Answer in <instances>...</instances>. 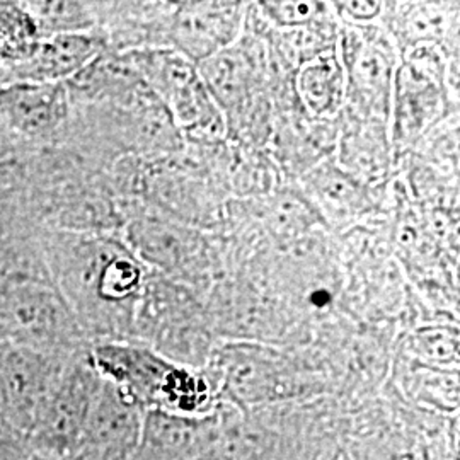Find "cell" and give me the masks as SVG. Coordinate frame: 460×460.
<instances>
[{
	"label": "cell",
	"mask_w": 460,
	"mask_h": 460,
	"mask_svg": "<svg viewBox=\"0 0 460 460\" xmlns=\"http://www.w3.org/2000/svg\"><path fill=\"white\" fill-rule=\"evenodd\" d=\"M49 279L89 343L133 340L147 268L127 243L85 230H58L45 241Z\"/></svg>",
	"instance_id": "obj_1"
},
{
	"label": "cell",
	"mask_w": 460,
	"mask_h": 460,
	"mask_svg": "<svg viewBox=\"0 0 460 460\" xmlns=\"http://www.w3.org/2000/svg\"><path fill=\"white\" fill-rule=\"evenodd\" d=\"M89 355L101 378L144 412L191 416L210 397L201 378L146 343L99 341L91 345Z\"/></svg>",
	"instance_id": "obj_2"
},
{
	"label": "cell",
	"mask_w": 460,
	"mask_h": 460,
	"mask_svg": "<svg viewBox=\"0 0 460 460\" xmlns=\"http://www.w3.org/2000/svg\"><path fill=\"white\" fill-rule=\"evenodd\" d=\"M0 336L4 341L68 358L91 348L49 271L0 279Z\"/></svg>",
	"instance_id": "obj_3"
},
{
	"label": "cell",
	"mask_w": 460,
	"mask_h": 460,
	"mask_svg": "<svg viewBox=\"0 0 460 460\" xmlns=\"http://www.w3.org/2000/svg\"><path fill=\"white\" fill-rule=\"evenodd\" d=\"M89 349L62 365L24 437L26 445L41 459H68L83 437L102 382Z\"/></svg>",
	"instance_id": "obj_4"
},
{
	"label": "cell",
	"mask_w": 460,
	"mask_h": 460,
	"mask_svg": "<svg viewBox=\"0 0 460 460\" xmlns=\"http://www.w3.org/2000/svg\"><path fill=\"white\" fill-rule=\"evenodd\" d=\"M437 47L402 51L393 83V144L397 150L416 146L447 111L445 70Z\"/></svg>",
	"instance_id": "obj_5"
},
{
	"label": "cell",
	"mask_w": 460,
	"mask_h": 460,
	"mask_svg": "<svg viewBox=\"0 0 460 460\" xmlns=\"http://www.w3.org/2000/svg\"><path fill=\"white\" fill-rule=\"evenodd\" d=\"M130 64L157 94L176 127L207 135L224 132L218 108L210 98L195 64L169 49L135 53Z\"/></svg>",
	"instance_id": "obj_6"
},
{
	"label": "cell",
	"mask_w": 460,
	"mask_h": 460,
	"mask_svg": "<svg viewBox=\"0 0 460 460\" xmlns=\"http://www.w3.org/2000/svg\"><path fill=\"white\" fill-rule=\"evenodd\" d=\"M338 53L345 68L346 101L363 116L387 119L399 66L393 40L374 24H345Z\"/></svg>",
	"instance_id": "obj_7"
},
{
	"label": "cell",
	"mask_w": 460,
	"mask_h": 460,
	"mask_svg": "<svg viewBox=\"0 0 460 460\" xmlns=\"http://www.w3.org/2000/svg\"><path fill=\"white\" fill-rule=\"evenodd\" d=\"M68 358L0 341V423L24 438Z\"/></svg>",
	"instance_id": "obj_8"
},
{
	"label": "cell",
	"mask_w": 460,
	"mask_h": 460,
	"mask_svg": "<svg viewBox=\"0 0 460 460\" xmlns=\"http://www.w3.org/2000/svg\"><path fill=\"white\" fill-rule=\"evenodd\" d=\"M171 7L164 43L195 66L237 41L249 11L241 2H182Z\"/></svg>",
	"instance_id": "obj_9"
},
{
	"label": "cell",
	"mask_w": 460,
	"mask_h": 460,
	"mask_svg": "<svg viewBox=\"0 0 460 460\" xmlns=\"http://www.w3.org/2000/svg\"><path fill=\"white\" fill-rule=\"evenodd\" d=\"M144 411L102 378L83 437L66 460H132Z\"/></svg>",
	"instance_id": "obj_10"
},
{
	"label": "cell",
	"mask_w": 460,
	"mask_h": 460,
	"mask_svg": "<svg viewBox=\"0 0 460 460\" xmlns=\"http://www.w3.org/2000/svg\"><path fill=\"white\" fill-rule=\"evenodd\" d=\"M68 113L66 84H0V127L22 140L55 138Z\"/></svg>",
	"instance_id": "obj_11"
},
{
	"label": "cell",
	"mask_w": 460,
	"mask_h": 460,
	"mask_svg": "<svg viewBox=\"0 0 460 460\" xmlns=\"http://www.w3.org/2000/svg\"><path fill=\"white\" fill-rule=\"evenodd\" d=\"M102 51L101 34H57L43 40L26 60L0 68V84H66L94 64Z\"/></svg>",
	"instance_id": "obj_12"
},
{
	"label": "cell",
	"mask_w": 460,
	"mask_h": 460,
	"mask_svg": "<svg viewBox=\"0 0 460 460\" xmlns=\"http://www.w3.org/2000/svg\"><path fill=\"white\" fill-rule=\"evenodd\" d=\"M296 94L305 111L315 118L336 116L345 106L346 77L336 47L304 62L296 74Z\"/></svg>",
	"instance_id": "obj_13"
},
{
	"label": "cell",
	"mask_w": 460,
	"mask_h": 460,
	"mask_svg": "<svg viewBox=\"0 0 460 460\" xmlns=\"http://www.w3.org/2000/svg\"><path fill=\"white\" fill-rule=\"evenodd\" d=\"M127 246L142 263L154 264L163 270H180L191 261V251L198 244L188 230L165 224L163 220L144 217L135 218L128 229Z\"/></svg>",
	"instance_id": "obj_14"
},
{
	"label": "cell",
	"mask_w": 460,
	"mask_h": 460,
	"mask_svg": "<svg viewBox=\"0 0 460 460\" xmlns=\"http://www.w3.org/2000/svg\"><path fill=\"white\" fill-rule=\"evenodd\" d=\"M389 28L395 38V45L401 51L431 45L437 47L445 41L448 31L454 28V11L444 4L429 2H410V4H391Z\"/></svg>",
	"instance_id": "obj_15"
},
{
	"label": "cell",
	"mask_w": 460,
	"mask_h": 460,
	"mask_svg": "<svg viewBox=\"0 0 460 460\" xmlns=\"http://www.w3.org/2000/svg\"><path fill=\"white\" fill-rule=\"evenodd\" d=\"M197 68L215 106L224 108L229 115L241 111L251 83V66L243 49L232 45L203 60Z\"/></svg>",
	"instance_id": "obj_16"
},
{
	"label": "cell",
	"mask_w": 460,
	"mask_h": 460,
	"mask_svg": "<svg viewBox=\"0 0 460 460\" xmlns=\"http://www.w3.org/2000/svg\"><path fill=\"white\" fill-rule=\"evenodd\" d=\"M40 43V30L24 2H0V68L26 60Z\"/></svg>",
	"instance_id": "obj_17"
},
{
	"label": "cell",
	"mask_w": 460,
	"mask_h": 460,
	"mask_svg": "<svg viewBox=\"0 0 460 460\" xmlns=\"http://www.w3.org/2000/svg\"><path fill=\"white\" fill-rule=\"evenodd\" d=\"M36 21L41 41L66 33H87L98 24L96 7L84 2H24Z\"/></svg>",
	"instance_id": "obj_18"
},
{
	"label": "cell",
	"mask_w": 460,
	"mask_h": 460,
	"mask_svg": "<svg viewBox=\"0 0 460 460\" xmlns=\"http://www.w3.org/2000/svg\"><path fill=\"white\" fill-rule=\"evenodd\" d=\"M260 13L283 31L304 30L334 22V9L328 2H261Z\"/></svg>",
	"instance_id": "obj_19"
},
{
	"label": "cell",
	"mask_w": 460,
	"mask_h": 460,
	"mask_svg": "<svg viewBox=\"0 0 460 460\" xmlns=\"http://www.w3.org/2000/svg\"><path fill=\"white\" fill-rule=\"evenodd\" d=\"M314 190L324 205L338 215L357 214L360 208V193L357 182H351L338 169L324 171L323 176L314 180Z\"/></svg>",
	"instance_id": "obj_20"
},
{
	"label": "cell",
	"mask_w": 460,
	"mask_h": 460,
	"mask_svg": "<svg viewBox=\"0 0 460 460\" xmlns=\"http://www.w3.org/2000/svg\"><path fill=\"white\" fill-rule=\"evenodd\" d=\"M385 2H332L334 14L341 17L345 24L367 26L382 17Z\"/></svg>",
	"instance_id": "obj_21"
},
{
	"label": "cell",
	"mask_w": 460,
	"mask_h": 460,
	"mask_svg": "<svg viewBox=\"0 0 460 460\" xmlns=\"http://www.w3.org/2000/svg\"><path fill=\"white\" fill-rule=\"evenodd\" d=\"M0 460H45L36 456L16 433H7L0 438Z\"/></svg>",
	"instance_id": "obj_22"
},
{
	"label": "cell",
	"mask_w": 460,
	"mask_h": 460,
	"mask_svg": "<svg viewBox=\"0 0 460 460\" xmlns=\"http://www.w3.org/2000/svg\"><path fill=\"white\" fill-rule=\"evenodd\" d=\"M9 159H7V152H4L2 148H0V180L2 178H7V176H11L5 169H7V165H9Z\"/></svg>",
	"instance_id": "obj_23"
},
{
	"label": "cell",
	"mask_w": 460,
	"mask_h": 460,
	"mask_svg": "<svg viewBox=\"0 0 460 460\" xmlns=\"http://www.w3.org/2000/svg\"><path fill=\"white\" fill-rule=\"evenodd\" d=\"M7 433H13V431H11V429H7V428L4 427V425L0 423V438H2L4 435H7Z\"/></svg>",
	"instance_id": "obj_24"
}]
</instances>
